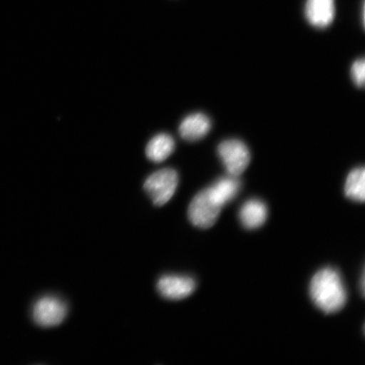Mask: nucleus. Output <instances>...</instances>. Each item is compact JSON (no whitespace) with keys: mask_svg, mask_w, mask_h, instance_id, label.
Listing matches in <instances>:
<instances>
[{"mask_svg":"<svg viewBox=\"0 0 365 365\" xmlns=\"http://www.w3.org/2000/svg\"><path fill=\"white\" fill-rule=\"evenodd\" d=\"M310 295L317 307L326 314L339 312L346 301L344 282L340 274L332 268L323 269L314 276Z\"/></svg>","mask_w":365,"mask_h":365,"instance_id":"1","label":"nucleus"},{"mask_svg":"<svg viewBox=\"0 0 365 365\" xmlns=\"http://www.w3.org/2000/svg\"><path fill=\"white\" fill-rule=\"evenodd\" d=\"M179 184V175L173 168H163L150 175L145 181L144 189L157 207H162L172 199Z\"/></svg>","mask_w":365,"mask_h":365,"instance_id":"2","label":"nucleus"},{"mask_svg":"<svg viewBox=\"0 0 365 365\" xmlns=\"http://www.w3.org/2000/svg\"><path fill=\"white\" fill-rule=\"evenodd\" d=\"M222 207L213 198L208 189L200 191L191 202L189 218L195 227L209 228L215 225Z\"/></svg>","mask_w":365,"mask_h":365,"instance_id":"3","label":"nucleus"},{"mask_svg":"<svg viewBox=\"0 0 365 365\" xmlns=\"http://www.w3.org/2000/svg\"><path fill=\"white\" fill-rule=\"evenodd\" d=\"M217 153L230 176H240L249 166L250 150L240 140L231 139L222 141L218 145Z\"/></svg>","mask_w":365,"mask_h":365,"instance_id":"4","label":"nucleus"},{"mask_svg":"<svg viewBox=\"0 0 365 365\" xmlns=\"http://www.w3.org/2000/svg\"><path fill=\"white\" fill-rule=\"evenodd\" d=\"M66 314V304L53 296H46L36 301L33 310L34 322L43 327L61 325Z\"/></svg>","mask_w":365,"mask_h":365,"instance_id":"5","label":"nucleus"},{"mask_svg":"<svg viewBox=\"0 0 365 365\" xmlns=\"http://www.w3.org/2000/svg\"><path fill=\"white\" fill-rule=\"evenodd\" d=\"M193 278L186 276L168 275L160 278L158 290L163 298L170 300L184 299L195 289Z\"/></svg>","mask_w":365,"mask_h":365,"instance_id":"6","label":"nucleus"},{"mask_svg":"<svg viewBox=\"0 0 365 365\" xmlns=\"http://www.w3.org/2000/svg\"><path fill=\"white\" fill-rule=\"evenodd\" d=\"M305 16L310 25L317 29H326L334 20V0H307Z\"/></svg>","mask_w":365,"mask_h":365,"instance_id":"7","label":"nucleus"},{"mask_svg":"<svg viewBox=\"0 0 365 365\" xmlns=\"http://www.w3.org/2000/svg\"><path fill=\"white\" fill-rule=\"evenodd\" d=\"M210 118L202 113L190 114L182 120L179 128L180 135L187 141L202 139L211 130Z\"/></svg>","mask_w":365,"mask_h":365,"instance_id":"8","label":"nucleus"},{"mask_svg":"<svg viewBox=\"0 0 365 365\" xmlns=\"http://www.w3.org/2000/svg\"><path fill=\"white\" fill-rule=\"evenodd\" d=\"M240 218L242 225L248 230H255L262 226L267 218V207L262 200H248L241 207Z\"/></svg>","mask_w":365,"mask_h":365,"instance_id":"9","label":"nucleus"},{"mask_svg":"<svg viewBox=\"0 0 365 365\" xmlns=\"http://www.w3.org/2000/svg\"><path fill=\"white\" fill-rule=\"evenodd\" d=\"M175 149V143L173 137L168 134L155 135L145 148V155L150 161L162 163L170 158Z\"/></svg>","mask_w":365,"mask_h":365,"instance_id":"10","label":"nucleus"},{"mask_svg":"<svg viewBox=\"0 0 365 365\" xmlns=\"http://www.w3.org/2000/svg\"><path fill=\"white\" fill-rule=\"evenodd\" d=\"M207 189L213 198L217 200V202L223 207L232 199L235 198L240 189V182L236 179V177H225L214 182Z\"/></svg>","mask_w":365,"mask_h":365,"instance_id":"11","label":"nucleus"},{"mask_svg":"<svg viewBox=\"0 0 365 365\" xmlns=\"http://www.w3.org/2000/svg\"><path fill=\"white\" fill-rule=\"evenodd\" d=\"M346 197L357 202H364L365 199V170L364 167L354 168L346 178L345 185Z\"/></svg>","mask_w":365,"mask_h":365,"instance_id":"12","label":"nucleus"},{"mask_svg":"<svg viewBox=\"0 0 365 365\" xmlns=\"http://www.w3.org/2000/svg\"><path fill=\"white\" fill-rule=\"evenodd\" d=\"M351 75L356 86L363 88L365 81V61L364 58L356 61L351 68Z\"/></svg>","mask_w":365,"mask_h":365,"instance_id":"13","label":"nucleus"}]
</instances>
